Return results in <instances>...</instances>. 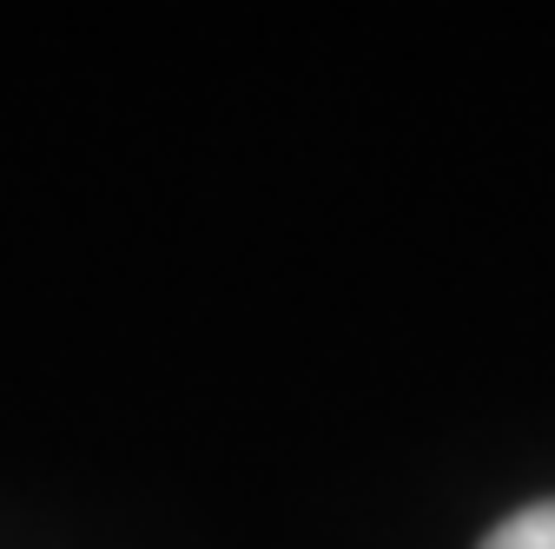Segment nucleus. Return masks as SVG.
<instances>
[{
    "label": "nucleus",
    "instance_id": "1",
    "mask_svg": "<svg viewBox=\"0 0 555 549\" xmlns=\"http://www.w3.org/2000/svg\"><path fill=\"white\" fill-rule=\"evenodd\" d=\"M482 549H555V497H548V503L516 510L509 523H496Z\"/></svg>",
    "mask_w": 555,
    "mask_h": 549
}]
</instances>
